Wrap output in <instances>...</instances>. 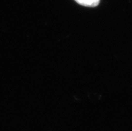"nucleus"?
<instances>
[{
  "instance_id": "obj_1",
  "label": "nucleus",
  "mask_w": 132,
  "mask_h": 131,
  "mask_svg": "<svg viewBox=\"0 0 132 131\" xmlns=\"http://www.w3.org/2000/svg\"><path fill=\"white\" fill-rule=\"evenodd\" d=\"M77 3L82 6L95 7L100 3V0H75Z\"/></svg>"
}]
</instances>
